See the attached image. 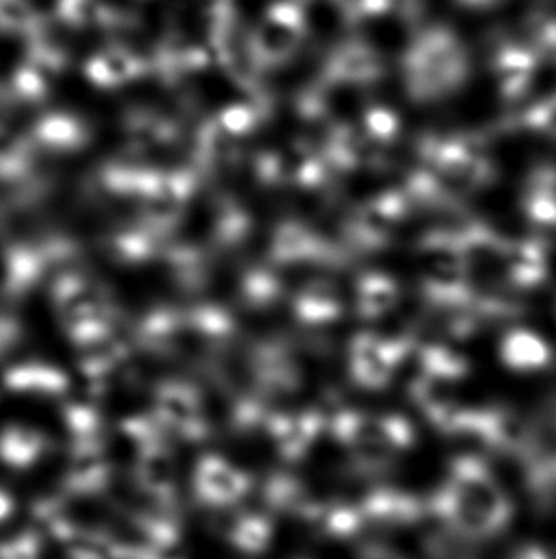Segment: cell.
<instances>
[{
	"label": "cell",
	"instance_id": "2",
	"mask_svg": "<svg viewBox=\"0 0 556 559\" xmlns=\"http://www.w3.org/2000/svg\"><path fill=\"white\" fill-rule=\"evenodd\" d=\"M137 69L140 61L134 53H130L121 46H111L92 60L88 73L96 83L117 84L132 79L136 75Z\"/></svg>",
	"mask_w": 556,
	"mask_h": 559
},
{
	"label": "cell",
	"instance_id": "6",
	"mask_svg": "<svg viewBox=\"0 0 556 559\" xmlns=\"http://www.w3.org/2000/svg\"><path fill=\"white\" fill-rule=\"evenodd\" d=\"M0 514H2V504H0Z\"/></svg>",
	"mask_w": 556,
	"mask_h": 559
},
{
	"label": "cell",
	"instance_id": "5",
	"mask_svg": "<svg viewBox=\"0 0 556 559\" xmlns=\"http://www.w3.org/2000/svg\"><path fill=\"white\" fill-rule=\"evenodd\" d=\"M515 559H547L543 554L537 552L534 548H528L524 552L519 554Z\"/></svg>",
	"mask_w": 556,
	"mask_h": 559
},
{
	"label": "cell",
	"instance_id": "3",
	"mask_svg": "<svg viewBox=\"0 0 556 559\" xmlns=\"http://www.w3.org/2000/svg\"><path fill=\"white\" fill-rule=\"evenodd\" d=\"M37 25V17L27 0H0V31L31 35Z\"/></svg>",
	"mask_w": 556,
	"mask_h": 559
},
{
	"label": "cell",
	"instance_id": "4",
	"mask_svg": "<svg viewBox=\"0 0 556 559\" xmlns=\"http://www.w3.org/2000/svg\"><path fill=\"white\" fill-rule=\"evenodd\" d=\"M60 12L73 25H94L107 17L101 0H61Z\"/></svg>",
	"mask_w": 556,
	"mask_h": 559
},
{
	"label": "cell",
	"instance_id": "1",
	"mask_svg": "<svg viewBox=\"0 0 556 559\" xmlns=\"http://www.w3.org/2000/svg\"><path fill=\"white\" fill-rule=\"evenodd\" d=\"M298 22L292 7H273L264 23L252 35L259 60H278L298 43Z\"/></svg>",
	"mask_w": 556,
	"mask_h": 559
}]
</instances>
